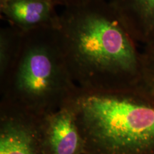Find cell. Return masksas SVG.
<instances>
[{"instance_id": "7c38bea8", "label": "cell", "mask_w": 154, "mask_h": 154, "mask_svg": "<svg viewBox=\"0 0 154 154\" xmlns=\"http://www.w3.org/2000/svg\"><path fill=\"white\" fill-rule=\"evenodd\" d=\"M0 1H2V0H0Z\"/></svg>"}, {"instance_id": "ba28073f", "label": "cell", "mask_w": 154, "mask_h": 154, "mask_svg": "<svg viewBox=\"0 0 154 154\" xmlns=\"http://www.w3.org/2000/svg\"><path fill=\"white\" fill-rule=\"evenodd\" d=\"M22 32L8 24L0 30V78L8 70L20 45Z\"/></svg>"}, {"instance_id": "277c9868", "label": "cell", "mask_w": 154, "mask_h": 154, "mask_svg": "<svg viewBox=\"0 0 154 154\" xmlns=\"http://www.w3.org/2000/svg\"><path fill=\"white\" fill-rule=\"evenodd\" d=\"M49 154H79L84 140L70 102L42 117L40 126Z\"/></svg>"}, {"instance_id": "30bf717a", "label": "cell", "mask_w": 154, "mask_h": 154, "mask_svg": "<svg viewBox=\"0 0 154 154\" xmlns=\"http://www.w3.org/2000/svg\"><path fill=\"white\" fill-rule=\"evenodd\" d=\"M86 1H88V0H54V2L57 6L60 5L63 7H66L85 2Z\"/></svg>"}, {"instance_id": "8fae6325", "label": "cell", "mask_w": 154, "mask_h": 154, "mask_svg": "<svg viewBox=\"0 0 154 154\" xmlns=\"http://www.w3.org/2000/svg\"><path fill=\"white\" fill-rule=\"evenodd\" d=\"M44 1H48V2H53L54 4V0H44ZM55 5V4H54ZM57 6V5H56Z\"/></svg>"}, {"instance_id": "5b68a950", "label": "cell", "mask_w": 154, "mask_h": 154, "mask_svg": "<svg viewBox=\"0 0 154 154\" xmlns=\"http://www.w3.org/2000/svg\"><path fill=\"white\" fill-rule=\"evenodd\" d=\"M5 108L1 121L0 154H38L35 136L42 118Z\"/></svg>"}, {"instance_id": "8992f818", "label": "cell", "mask_w": 154, "mask_h": 154, "mask_svg": "<svg viewBox=\"0 0 154 154\" xmlns=\"http://www.w3.org/2000/svg\"><path fill=\"white\" fill-rule=\"evenodd\" d=\"M0 9L9 24L23 32L57 26L59 22L56 5L44 0H2Z\"/></svg>"}, {"instance_id": "7a4b0ae2", "label": "cell", "mask_w": 154, "mask_h": 154, "mask_svg": "<svg viewBox=\"0 0 154 154\" xmlns=\"http://www.w3.org/2000/svg\"><path fill=\"white\" fill-rule=\"evenodd\" d=\"M57 26L22 32L16 57L0 78L7 108L42 118L66 105L79 91Z\"/></svg>"}, {"instance_id": "6da1fadb", "label": "cell", "mask_w": 154, "mask_h": 154, "mask_svg": "<svg viewBox=\"0 0 154 154\" xmlns=\"http://www.w3.org/2000/svg\"><path fill=\"white\" fill-rule=\"evenodd\" d=\"M57 29L69 70L80 89H137L141 50L108 0L63 7Z\"/></svg>"}, {"instance_id": "3957f363", "label": "cell", "mask_w": 154, "mask_h": 154, "mask_svg": "<svg viewBox=\"0 0 154 154\" xmlns=\"http://www.w3.org/2000/svg\"><path fill=\"white\" fill-rule=\"evenodd\" d=\"M84 140L101 154H154V101L136 89L87 91L71 100Z\"/></svg>"}, {"instance_id": "9c48e42d", "label": "cell", "mask_w": 154, "mask_h": 154, "mask_svg": "<svg viewBox=\"0 0 154 154\" xmlns=\"http://www.w3.org/2000/svg\"><path fill=\"white\" fill-rule=\"evenodd\" d=\"M141 78L137 91L154 101V40L142 47Z\"/></svg>"}, {"instance_id": "52a82bcc", "label": "cell", "mask_w": 154, "mask_h": 154, "mask_svg": "<svg viewBox=\"0 0 154 154\" xmlns=\"http://www.w3.org/2000/svg\"><path fill=\"white\" fill-rule=\"evenodd\" d=\"M142 47L154 40V0H108Z\"/></svg>"}]
</instances>
